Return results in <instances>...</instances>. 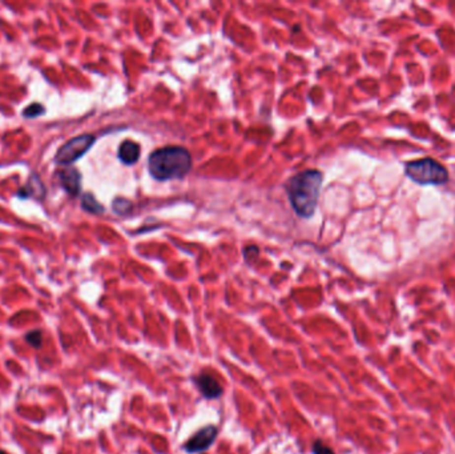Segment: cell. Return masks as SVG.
<instances>
[{"mask_svg":"<svg viewBox=\"0 0 455 454\" xmlns=\"http://www.w3.org/2000/svg\"><path fill=\"white\" fill-rule=\"evenodd\" d=\"M322 173L318 171H305L293 176L286 185L290 204L301 217H312L317 208Z\"/></svg>","mask_w":455,"mask_h":454,"instance_id":"1","label":"cell"},{"mask_svg":"<svg viewBox=\"0 0 455 454\" xmlns=\"http://www.w3.org/2000/svg\"><path fill=\"white\" fill-rule=\"evenodd\" d=\"M192 168L191 153L183 147H165L151 153L148 169L160 181L183 179Z\"/></svg>","mask_w":455,"mask_h":454,"instance_id":"2","label":"cell"},{"mask_svg":"<svg viewBox=\"0 0 455 454\" xmlns=\"http://www.w3.org/2000/svg\"><path fill=\"white\" fill-rule=\"evenodd\" d=\"M405 173L420 185H443L449 181V171L434 159H421L405 164Z\"/></svg>","mask_w":455,"mask_h":454,"instance_id":"3","label":"cell"},{"mask_svg":"<svg viewBox=\"0 0 455 454\" xmlns=\"http://www.w3.org/2000/svg\"><path fill=\"white\" fill-rule=\"evenodd\" d=\"M95 136L87 133V135H80L77 137L68 140L65 144L60 147V149L55 156V162L60 165H69L73 164L76 160L88 152V149L94 145Z\"/></svg>","mask_w":455,"mask_h":454,"instance_id":"4","label":"cell"},{"mask_svg":"<svg viewBox=\"0 0 455 454\" xmlns=\"http://www.w3.org/2000/svg\"><path fill=\"white\" fill-rule=\"evenodd\" d=\"M216 437H217V427L214 425H208V426L200 429L191 440L188 441L187 445H185V450L188 453L205 452L206 449H209L212 446Z\"/></svg>","mask_w":455,"mask_h":454,"instance_id":"5","label":"cell"},{"mask_svg":"<svg viewBox=\"0 0 455 454\" xmlns=\"http://www.w3.org/2000/svg\"><path fill=\"white\" fill-rule=\"evenodd\" d=\"M198 390L202 393V396L206 397L208 400H214L223 396V387L220 382L209 373H200L195 378Z\"/></svg>","mask_w":455,"mask_h":454,"instance_id":"6","label":"cell"},{"mask_svg":"<svg viewBox=\"0 0 455 454\" xmlns=\"http://www.w3.org/2000/svg\"><path fill=\"white\" fill-rule=\"evenodd\" d=\"M45 187L43 184V181L39 177V175L36 172H32L28 179V183L24 187L18 191V196L20 198H28L33 197L36 200H44L45 197Z\"/></svg>","mask_w":455,"mask_h":454,"instance_id":"7","label":"cell"},{"mask_svg":"<svg viewBox=\"0 0 455 454\" xmlns=\"http://www.w3.org/2000/svg\"><path fill=\"white\" fill-rule=\"evenodd\" d=\"M60 183L67 194L77 196L81 191V175L75 168H68L60 172Z\"/></svg>","mask_w":455,"mask_h":454,"instance_id":"8","label":"cell"},{"mask_svg":"<svg viewBox=\"0 0 455 454\" xmlns=\"http://www.w3.org/2000/svg\"><path fill=\"white\" fill-rule=\"evenodd\" d=\"M140 158V145L132 140H125L119 148V159L124 164H134Z\"/></svg>","mask_w":455,"mask_h":454,"instance_id":"9","label":"cell"},{"mask_svg":"<svg viewBox=\"0 0 455 454\" xmlns=\"http://www.w3.org/2000/svg\"><path fill=\"white\" fill-rule=\"evenodd\" d=\"M81 207L90 213H103L104 207L95 198L92 194H85L81 198Z\"/></svg>","mask_w":455,"mask_h":454,"instance_id":"10","label":"cell"},{"mask_svg":"<svg viewBox=\"0 0 455 454\" xmlns=\"http://www.w3.org/2000/svg\"><path fill=\"white\" fill-rule=\"evenodd\" d=\"M113 211L116 212L117 215H125V213H128V212L132 209V202L130 200H125V198H116L115 201H113Z\"/></svg>","mask_w":455,"mask_h":454,"instance_id":"11","label":"cell"},{"mask_svg":"<svg viewBox=\"0 0 455 454\" xmlns=\"http://www.w3.org/2000/svg\"><path fill=\"white\" fill-rule=\"evenodd\" d=\"M45 112V108L43 104L33 103L31 105H28L27 108L23 111V116L24 117H37L39 115Z\"/></svg>","mask_w":455,"mask_h":454,"instance_id":"12","label":"cell"},{"mask_svg":"<svg viewBox=\"0 0 455 454\" xmlns=\"http://www.w3.org/2000/svg\"><path fill=\"white\" fill-rule=\"evenodd\" d=\"M26 340H27L33 348H40L41 341H43V336H41L40 330H32V332H30L27 336H26Z\"/></svg>","mask_w":455,"mask_h":454,"instance_id":"13","label":"cell"},{"mask_svg":"<svg viewBox=\"0 0 455 454\" xmlns=\"http://www.w3.org/2000/svg\"><path fill=\"white\" fill-rule=\"evenodd\" d=\"M313 454H334V452L331 448L325 445L322 441L318 440L313 444Z\"/></svg>","mask_w":455,"mask_h":454,"instance_id":"14","label":"cell"},{"mask_svg":"<svg viewBox=\"0 0 455 454\" xmlns=\"http://www.w3.org/2000/svg\"><path fill=\"white\" fill-rule=\"evenodd\" d=\"M0 454H5L4 452H3V450H0Z\"/></svg>","mask_w":455,"mask_h":454,"instance_id":"15","label":"cell"}]
</instances>
